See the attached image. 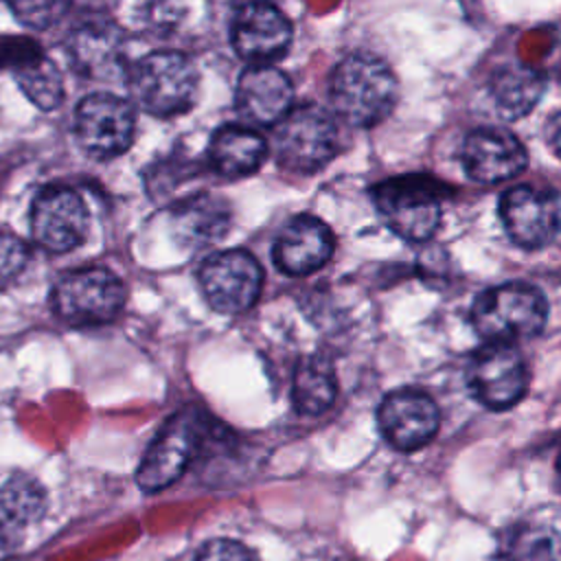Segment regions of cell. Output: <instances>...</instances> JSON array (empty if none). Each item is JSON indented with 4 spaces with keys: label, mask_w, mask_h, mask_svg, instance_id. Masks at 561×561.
<instances>
[{
    "label": "cell",
    "mask_w": 561,
    "mask_h": 561,
    "mask_svg": "<svg viewBox=\"0 0 561 561\" xmlns=\"http://www.w3.org/2000/svg\"><path fill=\"white\" fill-rule=\"evenodd\" d=\"M333 112L355 127L383 121L397 101V79L386 61L368 53L346 55L331 75Z\"/></svg>",
    "instance_id": "obj_1"
},
{
    "label": "cell",
    "mask_w": 561,
    "mask_h": 561,
    "mask_svg": "<svg viewBox=\"0 0 561 561\" xmlns=\"http://www.w3.org/2000/svg\"><path fill=\"white\" fill-rule=\"evenodd\" d=\"M546 296L519 280L482 291L471 307V324L486 344H513L533 337L546 327Z\"/></svg>",
    "instance_id": "obj_2"
},
{
    "label": "cell",
    "mask_w": 561,
    "mask_h": 561,
    "mask_svg": "<svg viewBox=\"0 0 561 561\" xmlns=\"http://www.w3.org/2000/svg\"><path fill=\"white\" fill-rule=\"evenodd\" d=\"M127 85L140 110L153 116H173L193 105L197 70L184 53L156 50L129 68Z\"/></svg>",
    "instance_id": "obj_3"
},
{
    "label": "cell",
    "mask_w": 561,
    "mask_h": 561,
    "mask_svg": "<svg viewBox=\"0 0 561 561\" xmlns=\"http://www.w3.org/2000/svg\"><path fill=\"white\" fill-rule=\"evenodd\" d=\"M370 197L383 224L405 241H427L440 224V193L430 178H390L375 184Z\"/></svg>",
    "instance_id": "obj_4"
},
{
    "label": "cell",
    "mask_w": 561,
    "mask_h": 561,
    "mask_svg": "<svg viewBox=\"0 0 561 561\" xmlns=\"http://www.w3.org/2000/svg\"><path fill=\"white\" fill-rule=\"evenodd\" d=\"M125 285L107 267L90 265L61 274L50 291L55 313L72 327L110 322L125 305Z\"/></svg>",
    "instance_id": "obj_5"
},
{
    "label": "cell",
    "mask_w": 561,
    "mask_h": 561,
    "mask_svg": "<svg viewBox=\"0 0 561 561\" xmlns=\"http://www.w3.org/2000/svg\"><path fill=\"white\" fill-rule=\"evenodd\" d=\"M204 436L206 421L197 408H184L169 416L136 469V484L145 493H156L173 484L199 451Z\"/></svg>",
    "instance_id": "obj_6"
},
{
    "label": "cell",
    "mask_w": 561,
    "mask_h": 561,
    "mask_svg": "<svg viewBox=\"0 0 561 561\" xmlns=\"http://www.w3.org/2000/svg\"><path fill=\"white\" fill-rule=\"evenodd\" d=\"M278 164L296 175H311L327 167L337 147V127L333 116L320 105H296L276 129Z\"/></svg>",
    "instance_id": "obj_7"
},
{
    "label": "cell",
    "mask_w": 561,
    "mask_h": 561,
    "mask_svg": "<svg viewBox=\"0 0 561 561\" xmlns=\"http://www.w3.org/2000/svg\"><path fill=\"white\" fill-rule=\"evenodd\" d=\"M199 287L206 302L224 316L248 311L263 287L259 261L241 248L210 254L199 267Z\"/></svg>",
    "instance_id": "obj_8"
},
{
    "label": "cell",
    "mask_w": 561,
    "mask_h": 561,
    "mask_svg": "<svg viewBox=\"0 0 561 561\" xmlns=\"http://www.w3.org/2000/svg\"><path fill=\"white\" fill-rule=\"evenodd\" d=\"M134 107L129 101L116 94H88L75 110L77 140L81 149L96 160H110L127 151L134 140Z\"/></svg>",
    "instance_id": "obj_9"
},
{
    "label": "cell",
    "mask_w": 561,
    "mask_h": 561,
    "mask_svg": "<svg viewBox=\"0 0 561 561\" xmlns=\"http://www.w3.org/2000/svg\"><path fill=\"white\" fill-rule=\"evenodd\" d=\"M467 386L489 410L515 405L528 388V368L513 344H486L467 364Z\"/></svg>",
    "instance_id": "obj_10"
},
{
    "label": "cell",
    "mask_w": 561,
    "mask_h": 561,
    "mask_svg": "<svg viewBox=\"0 0 561 561\" xmlns=\"http://www.w3.org/2000/svg\"><path fill=\"white\" fill-rule=\"evenodd\" d=\"M88 221L83 197L61 184L44 186L31 204L33 241L53 254L75 250L85 239Z\"/></svg>",
    "instance_id": "obj_11"
},
{
    "label": "cell",
    "mask_w": 561,
    "mask_h": 561,
    "mask_svg": "<svg viewBox=\"0 0 561 561\" xmlns=\"http://www.w3.org/2000/svg\"><path fill=\"white\" fill-rule=\"evenodd\" d=\"M438 408L419 388L388 392L377 410V425L386 443L399 451H414L427 445L438 432Z\"/></svg>",
    "instance_id": "obj_12"
},
{
    "label": "cell",
    "mask_w": 561,
    "mask_h": 561,
    "mask_svg": "<svg viewBox=\"0 0 561 561\" xmlns=\"http://www.w3.org/2000/svg\"><path fill=\"white\" fill-rule=\"evenodd\" d=\"M500 219L513 243L543 248L559 232V197L552 188L513 186L500 199Z\"/></svg>",
    "instance_id": "obj_13"
},
{
    "label": "cell",
    "mask_w": 561,
    "mask_h": 561,
    "mask_svg": "<svg viewBox=\"0 0 561 561\" xmlns=\"http://www.w3.org/2000/svg\"><path fill=\"white\" fill-rule=\"evenodd\" d=\"M230 42L237 55L254 66L280 57L291 42V24L280 9L265 2L243 4L230 24Z\"/></svg>",
    "instance_id": "obj_14"
},
{
    "label": "cell",
    "mask_w": 561,
    "mask_h": 561,
    "mask_svg": "<svg viewBox=\"0 0 561 561\" xmlns=\"http://www.w3.org/2000/svg\"><path fill=\"white\" fill-rule=\"evenodd\" d=\"M460 160L467 175L480 184H497L515 178L528 162L524 145L506 129L478 127L467 134Z\"/></svg>",
    "instance_id": "obj_15"
},
{
    "label": "cell",
    "mask_w": 561,
    "mask_h": 561,
    "mask_svg": "<svg viewBox=\"0 0 561 561\" xmlns=\"http://www.w3.org/2000/svg\"><path fill=\"white\" fill-rule=\"evenodd\" d=\"M333 254L331 228L313 217L298 215L289 219L272 248V259L276 267L287 276H307L320 270Z\"/></svg>",
    "instance_id": "obj_16"
},
{
    "label": "cell",
    "mask_w": 561,
    "mask_h": 561,
    "mask_svg": "<svg viewBox=\"0 0 561 561\" xmlns=\"http://www.w3.org/2000/svg\"><path fill=\"white\" fill-rule=\"evenodd\" d=\"M234 101L245 121L274 125L294 107V85L274 66H252L241 72Z\"/></svg>",
    "instance_id": "obj_17"
},
{
    "label": "cell",
    "mask_w": 561,
    "mask_h": 561,
    "mask_svg": "<svg viewBox=\"0 0 561 561\" xmlns=\"http://www.w3.org/2000/svg\"><path fill=\"white\" fill-rule=\"evenodd\" d=\"M72 68L92 79H110L123 61V35L107 20H88L66 39Z\"/></svg>",
    "instance_id": "obj_18"
},
{
    "label": "cell",
    "mask_w": 561,
    "mask_h": 561,
    "mask_svg": "<svg viewBox=\"0 0 561 561\" xmlns=\"http://www.w3.org/2000/svg\"><path fill=\"white\" fill-rule=\"evenodd\" d=\"M230 226V206L213 193H197L171 210L175 237L193 248L219 241Z\"/></svg>",
    "instance_id": "obj_19"
},
{
    "label": "cell",
    "mask_w": 561,
    "mask_h": 561,
    "mask_svg": "<svg viewBox=\"0 0 561 561\" xmlns=\"http://www.w3.org/2000/svg\"><path fill=\"white\" fill-rule=\"evenodd\" d=\"M267 153L265 138L245 125H221L208 142L210 167L226 178L254 173Z\"/></svg>",
    "instance_id": "obj_20"
},
{
    "label": "cell",
    "mask_w": 561,
    "mask_h": 561,
    "mask_svg": "<svg viewBox=\"0 0 561 561\" xmlns=\"http://www.w3.org/2000/svg\"><path fill=\"white\" fill-rule=\"evenodd\" d=\"M491 96L502 118L515 121L526 116L546 90V77L524 64H508L493 72Z\"/></svg>",
    "instance_id": "obj_21"
},
{
    "label": "cell",
    "mask_w": 561,
    "mask_h": 561,
    "mask_svg": "<svg viewBox=\"0 0 561 561\" xmlns=\"http://www.w3.org/2000/svg\"><path fill=\"white\" fill-rule=\"evenodd\" d=\"M294 405L305 416L322 414L335 399V375L331 364L320 357L311 355L305 357L294 373Z\"/></svg>",
    "instance_id": "obj_22"
},
{
    "label": "cell",
    "mask_w": 561,
    "mask_h": 561,
    "mask_svg": "<svg viewBox=\"0 0 561 561\" xmlns=\"http://www.w3.org/2000/svg\"><path fill=\"white\" fill-rule=\"evenodd\" d=\"M559 535L550 524L528 522L513 528L504 541V561H559Z\"/></svg>",
    "instance_id": "obj_23"
},
{
    "label": "cell",
    "mask_w": 561,
    "mask_h": 561,
    "mask_svg": "<svg viewBox=\"0 0 561 561\" xmlns=\"http://www.w3.org/2000/svg\"><path fill=\"white\" fill-rule=\"evenodd\" d=\"M13 79L20 90L39 110H55L64 99V79L53 59L42 55L39 59L13 70Z\"/></svg>",
    "instance_id": "obj_24"
},
{
    "label": "cell",
    "mask_w": 561,
    "mask_h": 561,
    "mask_svg": "<svg viewBox=\"0 0 561 561\" xmlns=\"http://www.w3.org/2000/svg\"><path fill=\"white\" fill-rule=\"evenodd\" d=\"M0 508L18 519L22 526H28L44 515L46 493L35 478L26 473H15L0 489Z\"/></svg>",
    "instance_id": "obj_25"
},
{
    "label": "cell",
    "mask_w": 561,
    "mask_h": 561,
    "mask_svg": "<svg viewBox=\"0 0 561 561\" xmlns=\"http://www.w3.org/2000/svg\"><path fill=\"white\" fill-rule=\"evenodd\" d=\"M28 263V248L26 243L11 234L0 230V285L13 280Z\"/></svg>",
    "instance_id": "obj_26"
},
{
    "label": "cell",
    "mask_w": 561,
    "mask_h": 561,
    "mask_svg": "<svg viewBox=\"0 0 561 561\" xmlns=\"http://www.w3.org/2000/svg\"><path fill=\"white\" fill-rule=\"evenodd\" d=\"M68 4L64 2H13L11 11L15 18L31 26V28H48L53 22H57Z\"/></svg>",
    "instance_id": "obj_27"
},
{
    "label": "cell",
    "mask_w": 561,
    "mask_h": 561,
    "mask_svg": "<svg viewBox=\"0 0 561 561\" xmlns=\"http://www.w3.org/2000/svg\"><path fill=\"white\" fill-rule=\"evenodd\" d=\"M44 55L42 46L31 37H2L0 39V68L18 70Z\"/></svg>",
    "instance_id": "obj_28"
},
{
    "label": "cell",
    "mask_w": 561,
    "mask_h": 561,
    "mask_svg": "<svg viewBox=\"0 0 561 561\" xmlns=\"http://www.w3.org/2000/svg\"><path fill=\"white\" fill-rule=\"evenodd\" d=\"M193 561H259L256 554L234 539H210L197 552Z\"/></svg>",
    "instance_id": "obj_29"
},
{
    "label": "cell",
    "mask_w": 561,
    "mask_h": 561,
    "mask_svg": "<svg viewBox=\"0 0 561 561\" xmlns=\"http://www.w3.org/2000/svg\"><path fill=\"white\" fill-rule=\"evenodd\" d=\"M24 526L0 508V561H7L22 543Z\"/></svg>",
    "instance_id": "obj_30"
}]
</instances>
